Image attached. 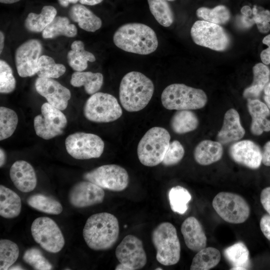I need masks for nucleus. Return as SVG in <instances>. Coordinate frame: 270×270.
Returning a JSON list of instances; mask_svg holds the SVG:
<instances>
[{"instance_id": "38", "label": "nucleus", "mask_w": 270, "mask_h": 270, "mask_svg": "<svg viewBox=\"0 0 270 270\" xmlns=\"http://www.w3.org/2000/svg\"><path fill=\"white\" fill-rule=\"evenodd\" d=\"M18 124L16 112L8 108H0V140L10 138L14 132Z\"/></svg>"}, {"instance_id": "42", "label": "nucleus", "mask_w": 270, "mask_h": 270, "mask_svg": "<svg viewBox=\"0 0 270 270\" xmlns=\"http://www.w3.org/2000/svg\"><path fill=\"white\" fill-rule=\"evenodd\" d=\"M254 24H256L261 33H267L270 30V12L261 6H254L252 14L247 17Z\"/></svg>"}, {"instance_id": "46", "label": "nucleus", "mask_w": 270, "mask_h": 270, "mask_svg": "<svg viewBox=\"0 0 270 270\" xmlns=\"http://www.w3.org/2000/svg\"><path fill=\"white\" fill-rule=\"evenodd\" d=\"M260 225L264 236L270 240V215L263 216L260 219Z\"/></svg>"}, {"instance_id": "20", "label": "nucleus", "mask_w": 270, "mask_h": 270, "mask_svg": "<svg viewBox=\"0 0 270 270\" xmlns=\"http://www.w3.org/2000/svg\"><path fill=\"white\" fill-rule=\"evenodd\" d=\"M181 232L186 246L194 252L206 247L207 238L200 222L194 216L186 218L181 226Z\"/></svg>"}, {"instance_id": "58", "label": "nucleus", "mask_w": 270, "mask_h": 270, "mask_svg": "<svg viewBox=\"0 0 270 270\" xmlns=\"http://www.w3.org/2000/svg\"><path fill=\"white\" fill-rule=\"evenodd\" d=\"M168 1H172V0H166Z\"/></svg>"}, {"instance_id": "4", "label": "nucleus", "mask_w": 270, "mask_h": 270, "mask_svg": "<svg viewBox=\"0 0 270 270\" xmlns=\"http://www.w3.org/2000/svg\"><path fill=\"white\" fill-rule=\"evenodd\" d=\"M208 100L204 90L183 84H173L162 91L161 101L163 106L170 110H192L204 106Z\"/></svg>"}, {"instance_id": "5", "label": "nucleus", "mask_w": 270, "mask_h": 270, "mask_svg": "<svg viewBox=\"0 0 270 270\" xmlns=\"http://www.w3.org/2000/svg\"><path fill=\"white\" fill-rule=\"evenodd\" d=\"M170 136L164 128L155 126L148 130L138 142V156L147 166L162 163L170 143Z\"/></svg>"}, {"instance_id": "45", "label": "nucleus", "mask_w": 270, "mask_h": 270, "mask_svg": "<svg viewBox=\"0 0 270 270\" xmlns=\"http://www.w3.org/2000/svg\"><path fill=\"white\" fill-rule=\"evenodd\" d=\"M262 43L266 45L268 48L261 52L260 57L262 63L266 65L270 64V34L263 38Z\"/></svg>"}, {"instance_id": "28", "label": "nucleus", "mask_w": 270, "mask_h": 270, "mask_svg": "<svg viewBox=\"0 0 270 270\" xmlns=\"http://www.w3.org/2000/svg\"><path fill=\"white\" fill-rule=\"evenodd\" d=\"M56 10L52 6H44L40 14H28L24 22L28 30L32 32H42L56 16Z\"/></svg>"}, {"instance_id": "40", "label": "nucleus", "mask_w": 270, "mask_h": 270, "mask_svg": "<svg viewBox=\"0 0 270 270\" xmlns=\"http://www.w3.org/2000/svg\"><path fill=\"white\" fill-rule=\"evenodd\" d=\"M24 262L30 265L34 270H50L52 265L44 256L42 252L36 248L26 250L22 256Z\"/></svg>"}, {"instance_id": "23", "label": "nucleus", "mask_w": 270, "mask_h": 270, "mask_svg": "<svg viewBox=\"0 0 270 270\" xmlns=\"http://www.w3.org/2000/svg\"><path fill=\"white\" fill-rule=\"evenodd\" d=\"M69 14L70 18L86 31L94 32L102 26L100 18L82 4L73 6Z\"/></svg>"}, {"instance_id": "31", "label": "nucleus", "mask_w": 270, "mask_h": 270, "mask_svg": "<svg viewBox=\"0 0 270 270\" xmlns=\"http://www.w3.org/2000/svg\"><path fill=\"white\" fill-rule=\"evenodd\" d=\"M224 254L232 266L230 270H246L250 264L249 251L242 242H236L226 248Z\"/></svg>"}, {"instance_id": "37", "label": "nucleus", "mask_w": 270, "mask_h": 270, "mask_svg": "<svg viewBox=\"0 0 270 270\" xmlns=\"http://www.w3.org/2000/svg\"><path fill=\"white\" fill-rule=\"evenodd\" d=\"M196 14L204 20L219 25L226 24L230 18V10L224 5H218L212 8L201 7L196 10Z\"/></svg>"}, {"instance_id": "54", "label": "nucleus", "mask_w": 270, "mask_h": 270, "mask_svg": "<svg viewBox=\"0 0 270 270\" xmlns=\"http://www.w3.org/2000/svg\"><path fill=\"white\" fill-rule=\"evenodd\" d=\"M4 33L2 31H0V54H2V52L4 49Z\"/></svg>"}, {"instance_id": "16", "label": "nucleus", "mask_w": 270, "mask_h": 270, "mask_svg": "<svg viewBox=\"0 0 270 270\" xmlns=\"http://www.w3.org/2000/svg\"><path fill=\"white\" fill-rule=\"evenodd\" d=\"M104 198L103 188L88 180L75 184L68 194V200L71 205L83 208L100 204Z\"/></svg>"}, {"instance_id": "39", "label": "nucleus", "mask_w": 270, "mask_h": 270, "mask_svg": "<svg viewBox=\"0 0 270 270\" xmlns=\"http://www.w3.org/2000/svg\"><path fill=\"white\" fill-rule=\"evenodd\" d=\"M19 256L18 245L12 240H0V270H7L16 262Z\"/></svg>"}, {"instance_id": "11", "label": "nucleus", "mask_w": 270, "mask_h": 270, "mask_svg": "<svg viewBox=\"0 0 270 270\" xmlns=\"http://www.w3.org/2000/svg\"><path fill=\"white\" fill-rule=\"evenodd\" d=\"M84 180L114 192L125 190L129 183L127 171L120 166L110 164L98 167L83 174Z\"/></svg>"}, {"instance_id": "9", "label": "nucleus", "mask_w": 270, "mask_h": 270, "mask_svg": "<svg viewBox=\"0 0 270 270\" xmlns=\"http://www.w3.org/2000/svg\"><path fill=\"white\" fill-rule=\"evenodd\" d=\"M195 44L216 51H224L229 46L230 38L219 24L204 20L196 21L190 30Z\"/></svg>"}, {"instance_id": "47", "label": "nucleus", "mask_w": 270, "mask_h": 270, "mask_svg": "<svg viewBox=\"0 0 270 270\" xmlns=\"http://www.w3.org/2000/svg\"><path fill=\"white\" fill-rule=\"evenodd\" d=\"M260 200L262 206L270 215V186L266 188L262 191Z\"/></svg>"}, {"instance_id": "18", "label": "nucleus", "mask_w": 270, "mask_h": 270, "mask_svg": "<svg viewBox=\"0 0 270 270\" xmlns=\"http://www.w3.org/2000/svg\"><path fill=\"white\" fill-rule=\"evenodd\" d=\"M229 154L236 162L251 169L258 168L262 163V152L259 146L250 140L233 144Z\"/></svg>"}, {"instance_id": "48", "label": "nucleus", "mask_w": 270, "mask_h": 270, "mask_svg": "<svg viewBox=\"0 0 270 270\" xmlns=\"http://www.w3.org/2000/svg\"><path fill=\"white\" fill-rule=\"evenodd\" d=\"M262 162L266 166H270V141L266 142L264 146Z\"/></svg>"}, {"instance_id": "51", "label": "nucleus", "mask_w": 270, "mask_h": 270, "mask_svg": "<svg viewBox=\"0 0 270 270\" xmlns=\"http://www.w3.org/2000/svg\"><path fill=\"white\" fill-rule=\"evenodd\" d=\"M103 0H79L80 4L88 6H94L100 3Z\"/></svg>"}, {"instance_id": "8", "label": "nucleus", "mask_w": 270, "mask_h": 270, "mask_svg": "<svg viewBox=\"0 0 270 270\" xmlns=\"http://www.w3.org/2000/svg\"><path fill=\"white\" fill-rule=\"evenodd\" d=\"M212 206L223 220L230 224L243 223L250 214V208L245 199L232 192L218 193L212 200Z\"/></svg>"}, {"instance_id": "43", "label": "nucleus", "mask_w": 270, "mask_h": 270, "mask_svg": "<svg viewBox=\"0 0 270 270\" xmlns=\"http://www.w3.org/2000/svg\"><path fill=\"white\" fill-rule=\"evenodd\" d=\"M184 150L178 140L170 143L162 163L165 166H171L178 164L183 158Z\"/></svg>"}, {"instance_id": "14", "label": "nucleus", "mask_w": 270, "mask_h": 270, "mask_svg": "<svg viewBox=\"0 0 270 270\" xmlns=\"http://www.w3.org/2000/svg\"><path fill=\"white\" fill-rule=\"evenodd\" d=\"M67 119L61 110L44 103L41 106V114L34 120L36 135L44 140H50L61 135L67 125Z\"/></svg>"}, {"instance_id": "53", "label": "nucleus", "mask_w": 270, "mask_h": 270, "mask_svg": "<svg viewBox=\"0 0 270 270\" xmlns=\"http://www.w3.org/2000/svg\"><path fill=\"white\" fill-rule=\"evenodd\" d=\"M79 0H58L60 4L64 7L68 6L70 4H76Z\"/></svg>"}, {"instance_id": "21", "label": "nucleus", "mask_w": 270, "mask_h": 270, "mask_svg": "<svg viewBox=\"0 0 270 270\" xmlns=\"http://www.w3.org/2000/svg\"><path fill=\"white\" fill-rule=\"evenodd\" d=\"M245 134L238 112L230 108L226 112L222 126L217 134V140L222 144H226L238 140Z\"/></svg>"}, {"instance_id": "29", "label": "nucleus", "mask_w": 270, "mask_h": 270, "mask_svg": "<svg viewBox=\"0 0 270 270\" xmlns=\"http://www.w3.org/2000/svg\"><path fill=\"white\" fill-rule=\"evenodd\" d=\"M77 32L76 26L70 24L67 17L57 16L42 32V36L44 38H52L60 36L72 38Z\"/></svg>"}, {"instance_id": "27", "label": "nucleus", "mask_w": 270, "mask_h": 270, "mask_svg": "<svg viewBox=\"0 0 270 270\" xmlns=\"http://www.w3.org/2000/svg\"><path fill=\"white\" fill-rule=\"evenodd\" d=\"M103 81V75L100 72H75L72 75L70 83L74 87L84 86L85 92L92 95L100 89Z\"/></svg>"}, {"instance_id": "55", "label": "nucleus", "mask_w": 270, "mask_h": 270, "mask_svg": "<svg viewBox=\"0 0 270 270\" xmlns=\"http://www.w3.org/2000/svg\"><path fill=\"white\" fill-rule=\"evenodd\" d=\"M20 0H0V2L3 4H10L16 2Z\"/></svg>"}, {"instance_id": "26", "label": "nucleus", "mask_w": 270, "mask_h": 270, "mask_svg": "<svg viewBox=\"0 0 270 270\" xmlns=\"http://www.w3.org/2000/svg\"><path fill=\"white\" fill-rule=\"evenodd\" d=\"M71 50L67 54L69 66L76 72H82L88 67V62H94L96 57L84 49V42L74 40L70 46Z\"/></svg>"}, {"instance_id": "57", "label": "nucleus", "mask_w": 270, "mask_h": 270, "mask_svg": "<svg viewBox=\"0 0 270 270\" xmlns=\"http://www.w3.org/2000/svg\"><path fill=\"white\" fill-rule=\"evenodd\" d=\"M156 270H162V268H156Z\"/></svg>"}, {"instance_id": "32", "label": "nucleus", "mask_w": 270, "mask_h": 270, "mask_svg": "<svg viewBox=\"0 0 270 270\" xmlns=\"http://www.w3.org/2000/svg\"><path fill=\"white\" fill-rule=\"evenodd\" d=\"M220 253L216 248H204L200 250L194 257L190 270H208L214 268L220 262Z\"/></svg>"}, {"instance_id": "1", "label": "nucleus", "mask_w": 270, "mask_h": 270, "mask_svg": "<svg viewBox=\"0 0 270 270\" xmlns=\"http://www.w3.org/2000/svg\"><path fill=\"white\" fill-rule=\"evenodd\" d=\"M113 41L124 51L142 55L154 52L158 46L154 31L149 26L138 22L121 26L114 32Z\"/></svg>"}, {"instance_id": "33", "label": "nucleus", "mask_w": 270, "mask_h": 270, "mask_svg": "<svg viewBox=\"0 0 270 270\" xmlns=\"http://www.w3.org/2000/svg\"><path fill=\"white\" fill-rule=\"evenodd\" d=\"M26 202L30 207L46 214L58 215L62 211V206L58 201L43 194L32 195L28 198Z\"/></svg>"}, {"instance_id": "17", "label": "nucleus", "mask_w": 270, "mask_h": 270, "mask_svg": "<svg viewBox=\"0 0 270 270\" xmlns=\"http://www.w3.org/2000/svg\"><path fill=\"white\" fill-rule=\"evenodd\" d=\"M36 92L50 104L61 110L68 106L71 97L70 90L53 78H38L35 82Z\"/></svg>"}, {"instance_id": "12", "label": "nucleus", "mask_w": 270, "mask_h": 270, "mask_svg": "<svg viewBox=\"0 0 270 270\" xmlns=\"http://www.w3.org/2000/svg\"><path fill=\"white\" fill-rule=\"evenodd\" d=\"M68 154L78 160L98 158L102 154L104 144L98 136L84 132L69 135L65 140Z\"/></svg>"}, {"instance_id": "24", "label": "nucleus", "mask_w": 270, "mask_h": 270, "mask_svg": "<svg viewBox=\"0 0 270 270\" xmlns=\"http://www.w3.org/2000/svg\"><path fill=\"white\" fill-rule=\"evenodd\" d=\"M22 210L20 196L14 191L2 185L0 186V215L6 218L18 216Z\"/></svg>"}, {"instance_id": "44", "label": "nucleus", "mask_w": 270, "mask_h": 270, "mask_svg": "<svg viewBox=\"0 0 270 270\" xmlns=\"http://www.w3.org/2000/svg\"><path fill=\"white\" fill-rule=\"evenodd\" d=\"M248 109L252 117V122H259L267 118L270 110L267 105L258 99H247Z\"/></svg>"}, {"instance_id": "30", "label": "nucleus", "mask_w": 270, "mask_h": 270, "mask_svg": "<svg viewBox=\"0 0 270 270\" xmlns=\"http://www.w3.org/2000/svg\"><path fill=\"white\" fill-rule=\"evenodd\" d=\"M196 114L190 110H178L172 116L170 125L176 134H183L195 130L198 125Z\"/></svg>"}, {"instance_id": "34", "label": "nucleus", "mask_w": 270, "mask_h": 270, "mask_svg": "<svg viewBox=\"0 0 270 270\" xmlns=\"http://www.w3.org/2000/svg\"><path fill=\"white\" fill-rule=\"evenodd\" d=\"M166 0H148L150 11L162 26L168 27L174 21V13Z\"/></svg>"}, {"instance_id": "3", "label": "nucleus", "mask_w": 270, "mask_h": 270, "mask_svg": "<svg viewBox=\"0 0 270 270\" xmlns=\"http://www.w3.org/2000/svg\"><path fill=\"white\" fill-rule=\"evenodd\" d=\"M154 92V84L148 78L140 72L132 71L122 79L119 88L120 100L126 110L138 112L148 105Z\"/></svg>"}, {"instance_id": "2", "label": "nucleus", "mask_w": 270, "mask_h": 270, "mask_svg": "<svg viewBox=\"0 0 270 270\" xmlns=\"http://www.w3.org/2000/svg\"><path fill=\"white\" fill-rule=\"evenodd\" d=\"M119 224L117 218L106 212L97 213L86 221L82 234L86 244L94 250L112 248L118 240Z\"/></svg>"}, {"instance_id": "52", "label": "nucleus", "mask_w": 270, "mask_h": 270, "mask_svg": "<svg viewBox=\"0 0 270 270\" xmlns=\"http://www.w3.org/2000/svg\"><path fill=\"white\" fill-rule=\"evenodd\" d=\"M6 161V153L2 148H0V166L2 168Z\"/></svg>"}, {"instance_id": "6", "label": "nucleus", "mask_w": 270, "mask_h": 270, "mask_svg": "<svg viewBox=\"0 0 270 270\" xmlns=\"http://www.w3.org/2000/svg\"><path fill=\"white\" fill-rule=\"evenodd\" d=\"M152 244L156 249V258L164 266L177 264L180 256V244L174 226L168 222L159 224L152 234Z\"/></svg>"}, {"instance_id": "25", "label": "nucleus", "mask_w": 270, "mask_h": 270, "mask_svg": "<svg viewBox=\"0 0 270 270\" xmlns=\"http://www.w3.org/2000/svg\"><path fill=\"white\" fill-rule=\"evenodd\" d=\"M252 72V83L243 92V96L246 99H256L258 98L270 82V70L264 64L258 63L254 65Z\"/></svg>"}, {"instance_id": "49", "label": "nucleus", "mask_w": 270, "mask_h": 270, "mask_svg": "<svg viewBox=\"0 0 270 270\" xmlns=\"http://www.w3.org/2000/svg\"><path fill=\"white\" fill-rule=\"evenodd\" d=\"M264 91V100L270 110V82L266 86Z\"/></svg>"}, {"instance_id": "7", "label": "nucleus", "mask_w": 270, "mask_h": 270, "mask_svg": "<svg viewBox=\"0 0 270 270\" xmlns=\"http://www.w3.org/2000/svg\"><path fill=\"white\" fill-rule=\"evenodd\" d=\"M122 108L117 99L110 94L97 92L86 101L84 107L86 118L96 122H109L122 115Z\"/></svg>"}, {"instance_id": "35", "label": "nucleus", "mask_w": 270, "mask_h": 270, "mask_svg": "<svg viewBox=\"0 0 270 270\" xmlns=\"http://www.w3.org/2000/svg\"><path fill=\"white\" fill-rule=\"evenodd\" d=\"M38 66L36 74L39 78H56L62 76L66 71L64 64H56L52 57L46 55L40 56Z\"/></svg>"}, {"instance_id": "56", "label": "nucleus", "mask_w": 270, "mask_h": 270, "mask_svg": "<svg viewBox=\"0 0 270 270\" xmlns=\"http://www.w3.org/2000/svg\"><path fill=\"white\" fill-rule=\"evenodd\" d=\"M8 270H24V268H22L19 266V265H17V266H11Z\"/></svg>"}, {"instance_id": "50", "label": "nucleus", "mask_w": 270, "mask_h": 270, "mask_svg": "<svg viewBox=\"0 0 270 270\" xmlns=\"http://www.w3.org/2000/svg\"><path fill=\"white\" fill-rule=\"evenodd\" d=\"M241 12L242 16L246 17L250 16L252 13V8L248 6H244L241 9Z\"/></svg>"}, {"instance_id": "41", "label": "nucleus", "mask_w": 270, "mask_h": 270, "mask_svg": "<svg viewBox=\"0 0 270 270\" xmlns=\"http://www.w3.org/2000/svg\"><path fill=\"white\" fill-rule=\"evenodd\" d=\"M16 81L13 75L12 70L10 65L4 60H0V92L1 94H9L16 88Z\"/></svg>"}, {"instance_id": "19", "label": "nucleus", "mask_w": 270, "mask_h": 270, "mask_svg": "<svg viewBox=\"0 0 270 270\" xmlns=\"http://www.w3.org/2000/svg\"><path fill=\"white\" fill-rule=\"evenodd\" d=\"M10 176L14 186L22 192H30L36 187L37 178L34 170L25 160L15 162L10 168Z\"/></svg>"}, {"instance_id": "10", "label": "nucleus", "mask_w": 270, "mask_h": 270, "mask_svg": "<svg viewBox=\"0 0 270 270\" xmlns=\"http://www.w3.org/2000/svg\"><path fill=\"white\" fill-rule=\"evenodd\" d=\"M30 230L34 241L46 252L57 253L63 248L65 240L62 232L50 218H36L33 221Z\"/></svg>"}, {"instance_id": "36", "label": "nucleus", "mask_w": 270, "mask_h": 270, "mask_svg": "<svg viewBox=\"0 0 270 270\" xmlns=\"http://www.w3.org/2000/svg\"><path fill=\"white\" fill-rule=\"evenodd\" d=\"M168 199L172 210L180 214H184L188 209V203L192 199L190 192L184 188L177 186L170 188Z\"/></svg>"}, {"instance_id": "13", "label": "nucleus", "mask_w": 270, "mask_h": 270, "mask_svg": "<svg viewBox=\"0 0 270 270\" xmlns=\"http://www.w3.org/2000/svg\"><path fill=\"white\" fill-rule=\"evenodd\" d=\"M116 256L120 262L116 270H137L143 268L147 258L142 240L136 236H126L116 248Z\"/></svg>"}, {"instance_id": "22", "label": "nucleus", "mask_w": 270, "mask_h": 270, "mask_svg": "<svg viewBox=\"0 0 270 270\" xmlns=\"http://www.w3.org/2000/svg\"><path fill=\"white\" fill-rule=\"evenodd\" d=\"M223 154L222 144L218 142L204 140L194 150V158L200 165L208 166L220 160Z\"/></svg>"}, {"instance_id": "15", "label": "nucleus", "mask_w": 270, "mask_h": 270, "mask_svg": "<svg viewBox=\"0 0 270 270\" xmlns=\"http://www.w3.org/2000/svg\"><path fill=\"white\" fill-rule=\"evenodd\" d=\"M42 48L40 42L36 39L28 40L17 48L14 60L20 76L26 78L36 74Z\"/></svg>"}]
</instances>
